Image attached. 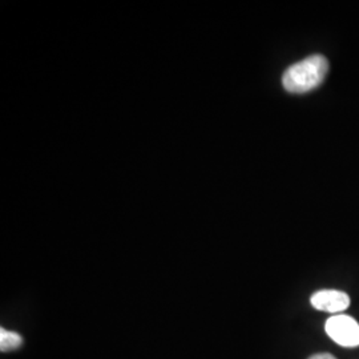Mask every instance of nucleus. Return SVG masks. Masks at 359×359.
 Masks as SVG:
<instances>
[{
  "label": "nucleus",
  "instance_id": "obj_1",
  "mask_svg": "<svg viewBox=\"0 0 359 359\" xmlns=\"http://www.w3.org/2000/svg\"><path fill=\"white\" fill-rule=\"evenodd\" d=\"M329 72V62L322 55H313L290 65L283 74V86L290 93H306L320 87Z\"/></svg>",
  "mask_w": 359,
  "mask_h": 359
},
{
  "label": "nucleus",
  "instance_id": "obj_2",
  "mask_svg": "<svg viewBox=\"0 0 359 359\" xmlns=\"http://www.w3.org/2000/svg\"><path fill=\"white\" fill-rule=\"evenodd\" d=\"M325 330L334 342L341 346H359V323L350 316H332L325 323Z\"/></svg>",
  "mask_w": 359,
  "mask_h": 359
},
{
  "label": "nucleus",
  "instance_id": "obj_3",
  "mask_svg": "<svg viewBox=\"0 0 359 359\" xmlns=\"http://www.w3.org/2000/svg\"><path fill=\"white\" fill-rule=\"evenodd\" d=\"M311 306L320 311H326L332 314H339L350 306V297L341 290H320L311 295Z\"/></svg>",
  "mask_w": 359,
  "mask_h": 359
},
{
  "label": "nucleus",
  "instance_id": "obj_4",
  "mask_svg": "<svg viewBox=\"0 0 359 359\" xmlns=\"http://www.w3.org/2000/svg\"><path fill=\"white\" fill-rule=\"evenodd\" d=\"M22 344H23V338L20 337V334L6 330L4 327L0 329V350L3 353L16 350L18 347L22 346Z\"/></svg>",
  "mask_w": 359,
  "mask_h": 359
},
{
  "label": "nucleus",
  "instance_id": "obj_5",
  "mask_svg": "<svg viewBox=\"0 0 359 359\" xmlns=\"http://www.w3.org/2000/svg\"><path fill=\"white\" fill-rule=\"evenodd\" d=\"M309 359H337L332 354L329 353H321V354H316V355H311Z\"/></svg>",
  "mask_w": 359,
  "mask_h": 359
}]
</instances>
